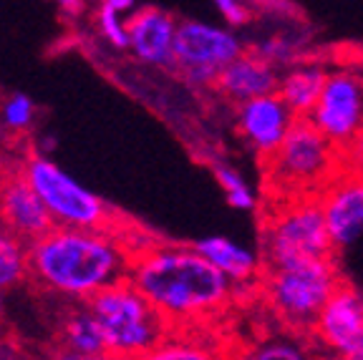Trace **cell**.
I'll return each instance as SVG.
<instances>
[{
  "label": "cell",
  "mask_w": 363,
  "mask_h": 360,
  "mask_svg": "<svg viewBox=\"0 0 363 360\" xmlns=\"http://www.w3.org/2000/svg\"><path fill=\"white\" fill-rule=\"evenodd\" d=\"M129 282L159 315L177 327H189L220 315L235 295V285L194 247L157 244L131 254Z\"/></svg>",
  "instance_id": "1"
},
{
  "label": "cell",
  "mask_w": 363,
  "mask_h": 360,
  "mask_svg": "<svg viewBox=\"0 0 363 360\" xmlns=\"http://www.w3.org/2000/svg\"><path fill=\"white\" fill-rule=\"evenodd\" d=\"M30 280L74 303H89L101 290L129 280L131 247L119 232L53 227L28 247Z\"/></svg>",
  "instance_id": "2"
},
{
  "label": "cell",
  "mask_w": 363,
  "mask_h": 360,
  "mask_svg": "<svg viewBox=\"0 0 363 360\" xmlns=\"http://www.w3.org/2000/svg\"><path fill=\"white\" fill-rule=\"evenodd\" d=\"M267 181L278 197H320L346 169L343 154L315 129L311 118H295L280 149L267 159Z\"/></svg>",
  "instance_id": "3"
},
{
  "label": "cell",
  "mask_w": 363,
  "mask_h": 360,
  "mask_svg": "<svg viewBox=\"0 0 363 360\" xmlns=\"http://www.w3.org/2000/svg\"><path fill=\"white\" fill-rule=\"evenodd\" d=\"M86 305L101 327L106 353L119 360H139L172 332L169 322L129 280L101 290Z\"/></svg>",
  "instance_id": "4"
},
{
  "label": "cell",
  "mask_w": 363,
  "mask_h": 360,
  "mask_svg": "<svg viewBox=\"0 0 363 360\" xmlns=\"http://www.w3.org/2000/svg\"><path fill=\"white\" fill-rule=\"evenodd\" d=\"M320 197H280L262 222V265H295L306 259L333 257Z\"/></svg>",
  "instance_id": "5"
},
{
  "label": "cell",
  "mask_w": 363,
  "mask_h": 360,
  "mask_svg": "<svg viewBox=\"0 0 363 360\" xmlns=\"http://www.w3.org/2000/svg\"><path fill=\"white\" fill-rule=\"evenodd\" d=\"M343 277L335 257L306 259L272 267L265 277V300L280 322L295 332H311L328 300L338 293Z\"/></svg>",
  "instance_id": "6"
},
{
  "label": "cell",
  "mask_w": 363,
  "mask_h": 360,
  "mask_svg": "<svg viewBox=\"0 0 363 360\" xmlns=\"http://www.w3.org/2000/svg\"><path fill=\"white\" fill-rule=\"evenodd\" d=\"M21 171L26 181L33 186L43 207L48 209L56 227L119 232V222H116L111 207L48 157L38 152L28 154L21 162Z\"/></svg>",
  "instance_id": "7"
},
{
  "label": "cell",
  "mask_w": 363,
  "mask_h": 360,
  "mask_svg": "<svg viewBox=\"0 0 363 360\" xmlns=\"http://www.w3.org/2000/svg\"><path fill=\"white\" fill-rule=\"evenodd\" d=\"M247 51L245 40L225 26L204 21H179L174 40V66L172 71L192 86H212L230 63Z\"/></svg>",
  "instance_id": "8"
},
{
  "label": "cell",
  "mask_w": 363,
  "mask_h": 360,
  "mask_svg": "<svg viewBox=\"0 0 363 360\" xmlns=\"http://www.w3.org/2000/svg\"><path fill=\"white\" fill-rule=\"evenodd\" d=\"M311 121L340 154L363 134V76L351 68L330 71Z\"/></svg>",
  "instance_id": "9"
},
{
  "label": "cell",
  "mask_w": 363,
  "mask_h": 360,
  "mask_svg": "<svg viewBox=\"0 0 363 360\" xmlns=\"http://www.w3.org/2000/svg\"><path fill=\"white\" fill-rule=\"evenodd\" d=\"M311 335L333 360H353L363 348V295L343 285L318 315Z\"/></svg>",
  "instance_id": "10"
},
{
  "label": "cell",
  "mask_w": 363,
  "mask_h": 360,
  "mask_svg": "<svg viewBox=\"0 0 363 360\" xmlns=\"http://www.w3.org/2000/svg\"><path fill=\"white\" fill-rule=\"evenodd\" d=\"M325 225L335 249L351 247L363 237V174L343 169L320 194Z\"/></svg>",
  "instance_id": "11"
},
{
  "label": "cell",
  "mask_w": 363,
  "mask_h": 360,
  "mask_svg": "<svg viewBox=\"0 0 363 360\" xmlns=\"http://www.w3.org/2000/svg\"><path fill=\"white\" fill-rule=\"evenodd\" d=\"M0 227L23 240L28 247L56 227L33 186L26 181L21 167L11 171L6 189L0 194Z\"/></svg>",
  "instance_id": "12"
},
{
  "label": "cell",
  "mask_w": 363,
  "mask_h": 360,
  "mask_svg": "<svg viewBox=\"0 0 363 360\" xmlns=\"http://www.w3.org/2000/svg\"><path fill=\"white\" fill-rule=\"evenodd\" d=\"M129 26V51L147 66H174V40L179 21L169 11L154 6H139L126 21Z\"/></svg>",
  "instance_id": "13"
},
{
  "label": "cell",
  "mask_w": 363,
  "mask_h": 360,
  "mask_svg": "<svg viewBox=\"0 0 363 360\" xmlns=\"http://www.w3.org/2000/svg\"><path fill=\"white\" fill-rule=\"evenodd\" d=\"M295 116L278 94L238 106V131L242 141L262 159H270L288 136Z\"/></svg>",
  "instance_id": "14"
},
{
  "label": "cell",
  "mask_w": 363,
  "mask_h": 360,
  "mask_svg": "<svg viewBox=\"0 0 363 360\" xmlns=\"http://www.w3.org/2000/svg\"><path fill=\"white\" fill-rule=\"evenodd\" d=\"M280 86V74L278 68H272L267 61H262L257 53L247 51L238 58L235 63L225 68L217 79L215 89L225 96L227 101L238 103H250L255 99H265V96L278 94Z\"/></svg>",
  "instance_id": "15"
},
{
  "label": "cell",
  "mask_w": 363,
  "mask_h": 360,
  "mask_svg": "<svg viewBox=\"0 0 363 360\" xmlns=\"http://www.w3.org/2000/svg\"><path fill=\"white\" fill-rule=\"evenodd\" d=\"M330 71L318 61H303L298 66L288 68L280 76L278 96L283 103L290 108L295 118H311L313 108H315L318 99L323 94L325 81H328Z\"/></svg>",
  "instance_id": "16"
},
{
  "label": "cell",
  "mask_w": 363,
  "mask_h": 360,
  "mask_svg": "<svg viewBox=\"0 0 363 360\" xmlns=\"http://www.w3.org/2000/svg\"><path fill=\"white\" fill-rule=\"evenodd\" d=\"M204 259H210L212 265L233 282V285H240V282H250L255 280V275L262 267V257H257L252 249L242 247V244H235L233 240L220 235L212 237H202L192 244Z\"/></svg>",
  "instance_id": "17"
},
{
  "label": "cell",
  "mask_w": 363,
  "mask_h": 360,
  "mask_svg": "<svg viewBox=\"0 0 363 360\" xmlns=\"http://www.w3.org/2000/svg\"><path fill=\"white\" fill-rule=\"evenodd\" d=\"M139 360H235L217 340L202 338L192 327H177Z\"/></svg>",
  "instance_id": "18"
},
{
  "label": "cell",
  "mask_w": 363,
  "mask_h": 360,
  "mask_svg": "<svg viewBox=\"0 0 363 360\" xmlns=\"http://www.w3.org/2000/svg\"><path fill=\"white\" fill-rule=\"evenodd\" d=\"M311 35L301 30V21H285L278 30L265 33L257 43L250 45V51L257 53L272 68H293L306 61V45Z\"/></svg>",
  "instance_id": "19"
},
{
  "label": "cell",
  "mask_w": 363,
  "mask_h": 360,
  "mask_svg": "<svg viewBox=\"0 0 363 360\" xmlns=\"http://www.w3.org/2000/svg\"><path fill=\"white\" fill-rule=\"evenodd\" d=\"M58 338H61V348L71 350V353H81V355L106 353L101 327L94 320L86 303H76L68 308V313L61 320V327H58Z\"/></svg>",
  "instance_id": "20"
},
{
  "label": "cell",
  "mask_w": 363,
  "mask_h": 360,
  "mask_svg": "<svg viewBox=\"0 0 363 360\" xmlns=\"http://www.w3.org/2000/svg\"><path fill=\"white\" fill-rule=\"evenodd\" d=\"M136 8L139 6L131 0H104L96 8V30L101 40H106L116 51L129 48V26H126V21Z\"/></svg>",
  "instance_id": "21"
},
{
  "label": "cell",
  "mask_w": 363,
  "mask_h": 360,
  "mask_svg": "<svg viewBox=\"0 0 363 360\" xmlns=\"http://www.w3.org/2000/svg\"><path fill=\"white\" fill-rule=\"evenodd\" d=\"M30 277L28 244L0 227V293Z\"/></svg>",
  "instance_id": "22"
},
{
  "label": "cell",
  "mask_w": 363,
  "mask_h": 360,
  "mask_svg": "<svg viewBox=\"0 0 363 360\" xmlns=\"http://www.w3.org/2000/svg\"><path fill=\"white\" fill-rule=\"evenodd\" d=\"M235 360H315V355L303 340L272 335V338H262L255 345H250Z\"/></svg>",
  "instance_id": "23"
},
{
  "label": "cell",
  "mask_w": 363,
  "mask_h": 360,
  "mask_svg": "<svg viewBox=\"0 0 363 360\" xmlns=\"http://www.w3.org/2000/svg\"><path fill=\"white\" fill-rule=\"evenodd\" d=\"M212 171H215L217 184H220L222 191H225V197H227V202H230V207L240 209V212H252V209L257 207L255 189L245 181V176L240 174L238 169L227 167V164H217Z\"/></svg>",
  "instance_id": "24"
},
{
  "label": "cell",
  "mask_w": 363,
  "mask_h": 360,
  "mask_svg": "<svg viewBox=\"0 0 363 360\" xmlns=\"http://www.w3.org/2000/svg\"><path fill=\"white\" fill-rule=\"evenodd\" d=\"M35 121V103L26 94H11L0 103V124L13 134L28 131Z\"/></svg>",
  "instance_id": "25"
},
{
  "label": "cell",
  "mask_w": 363,
  "mask_h": 360,
  "mask_svg": "<svg viewBox=\"0 0 363 360\" xmlns=\"http://www.w3.org/2000/svg\"><path fill=\"white\" fill-rule=\"evenodd\" d=\"M215 8L222 16V21H225V28L230 30L247 28L250 23L257 21L252 3H245V0H217Z\"/></svg>",
  "instance_id": "26"
},
{
  "label": "cell",
  "mask_w": 363,
  "mask_h": 360,
  "mask_svg": "<svg viewBox=\"0 0 363 360\" xmlns=\"http://www.w3.org/2000/svg\"><path fill=\"white\" fill-rule=\"evenodd\" d=\"M343 164H346V169L363 174V134L358 136L356 144H353L351 149H346V152H343Z\"/></svg>",
  "instance_id": "27"
},
{
  "label": "cell",
  "mask_w": 363,
  "mask_h": 360,
  "mask_svg": "<svg viewBox=\"0 0 363 360\" xmlns=\"http://www.w3.org/2000/svg\"><path fill=\"white\" fill-rule=\"evenodd\" d=\"M45 360H119L113 358L111 353H101V355H81V353H71L66 348H56Z\"/></svg>",
  "instance_id": "28"
},
{
  "label": "cell",
  "mask_w": 363,
  "mask_h": 360,
  "mask_svg": "<svg viewBox=\"0 0 363 360\" xmlns=\"http://www.w3.org/2000/svg\"><path fill=\"white\" fill-rule=\"evenodd\" d=\"M0 360H16V353L6 340H0Z\"/></svg>",
  "instance_id": "29"
},
{
  "label": "cell",
  "mask_w": 363,
  "mask_h": 360,
  "mask_svg": "<svg viewBox=\"0 0 363 360\" xmlns=\"http://www.w3.org/2000/svg\"><path fill=\"white\" fill-rule=\"evenodd\" d=\"M11 171L13 169H8L6 164L0 162V194H3V189H6V181H8V176H11Z\"/></svg>",
  "instance_id": "30"
},
{
  "label": "cell",
  "mask_w": 363,
  "mask_h": 360,
  "mask_svg": "<svg viewBox=\"0 0 363 360\" xmlns=\"http://www.w3.org/2000/svg\"><path fill=\"white\" fill-rule=\"evenodd\" d=\"M353 360H363V348H361V353H358V355H356V358H353Z\"/></svg>",
  "instance_id": "31"
}]
</instances>
